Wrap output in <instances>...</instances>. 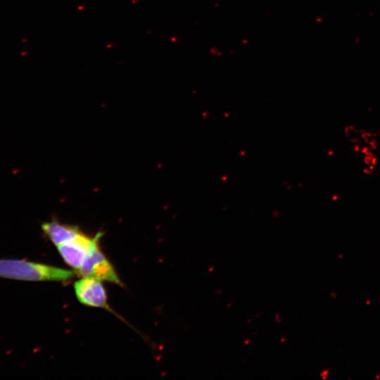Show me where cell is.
<instances>
[{"instance_id": "1", "label": "cell", "mask_w": 380, "mask_h": 380, "mask_svg": "<svg viewBox=\"0 0 380 380\" xmlns=\"http://www.w3.org/2000/svg\"><path fill=\"white\" fill-rule=\"evenodd\" d=\"M74 272L44 263L20 259L0 258V278L25 281H65Z\"/></svg>"}, {"instance_id": "2", "label": "cell", "mask_w": 380, "mask_h": 380, "mask_svg": "<svg viewBox=\"0 0 380 380\" xmlns=\"http://www.w3.org/2000/svg\"><path fill=\"white\" fill-rule=\"evenodd\" d=\"M102 235L99 232L91 237L82 233L75 240L57 246L58 251L69 266L78 270L89 253L99 245Z\"/></svg>"}, {"instance_id": "3", "label": "cell", "mask_w": 380, "mask_h": 380, "mask_svg": "<svg viewBox=\"0 0 380 380\" xmlns=\"http://www.w3.org/2000/svg\"><path fill=\"white\" fill-rule=\"evenodd\" d=\"M77 273L82 277H93L100 281H106L122 285L113 266L103 254L99 246L96 247L87 257Z\"/></svg>"}, {"instance_id": "4", "label": "cell", "mask_w": 380, "mask_h": 380, "mask_svg": "<svg viewBox=\"0 0 380 380\" xmlns=\"http://www.w3.org/2000/svg\"><path fill=\"white\" fill-rule=\"evenodd\" d=\"M74 290L77 300L82 305L110 310L106 291L100 280L82 277L75 282Z\"/></svg>"}, {"instance_id": "5", "label": "cell", "mask_w": 380, "mask_h": 380, "mask_svg": "<svg viewBox=\"0 0 380 380\" xmlns=\"http://www.w3.org/2000/svg\"><path fill=\"white\" fill-rule=\"evenodd\" d=\"M44 234L56 246L77 239L82 232L74 225L53 220L41 226Z\"/></svg>"}]
</instances>
